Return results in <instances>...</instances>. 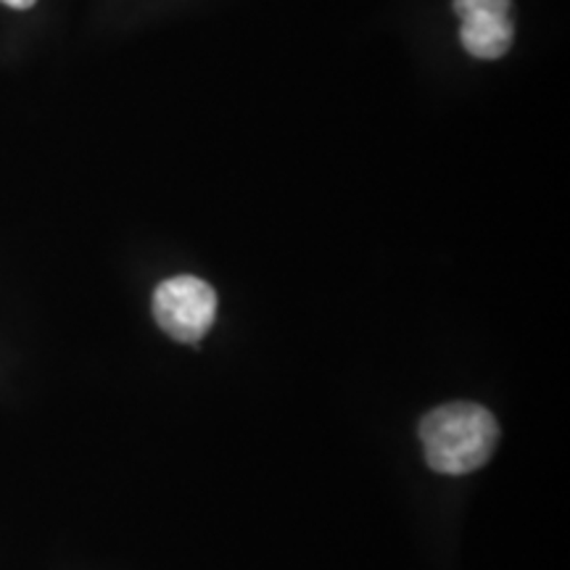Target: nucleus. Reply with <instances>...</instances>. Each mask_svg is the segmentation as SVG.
Listing matches in <instances>:
<instances>
[{"mask_svg": "<svg viewBox=\"0 0 570 570\" xmlns=\"http://www.w3.org/2000/svg\"><path fill=\"white\" fill-rule=\"evenodd\" d=\"M428 468L444 475H465L487 465L499 441L497 417L473 402H449L420 423Z\"/></svg>", "mask_w": 570, "mask_h": 570, "instance_id": "f257e3e1", "label": "nucleus"}, {"mask_svg": "<svg viewBox=\"0 0 570 570\" xmlns=\"http://www.w3.org/2000/svg\"><path fill=\"white\" fill-rule=\"evenodd\" d=\"M154 317L169 338L198 344L217 317V294L202 277L175 275L154 291Z\"/></svg>", "mask_w": 570, "mask_h": 570, "instance_id": "f03ea898", "label": "nucleus"}, {"mask_svg": "<svg viewBox=\"0 0 570 570\" xmlns=\"http://www.w3.org/2000/svg\"><path fill=\"white\" fill-rule=\"evenodd\" d=\"M460 19V38L470 56L491 61L510 51L512 38H515L510 11H473Z\"/></svg>", "mask_w": 570, "mask_h": 570, "instance_id": "7ed1b4c3", "label": "nucleus"}, {"mask_svg": "<svg viewBox=\"0 0 570 570\" xmlns=\"http://www.w3.org/2000/svg\"><path fill=\"white\" fill-rule=\"evenodd\" d=\"M452 9L458 17L473 11H510V0H452Z\"/></svg>", "mask_w": 570, "mask_h": 570, "instance_id": "20e7f679", "label": "nucleus"}, {"mask_svg": "<svg viewBox=\"0 0 570 570\" xmlns=\"http://www.w3.org/2000/svg\"><path fill=\"white\" fill-rule=\"evenodd\" d=\"M0 3H3V6H9V9L27 11V9H32V6L38 3V0H0Z\"/></svg>", "mask_w": 570, "mask_h": 570, "instance_id": "39448f33", "label": "nucleus"}]
</instances>
